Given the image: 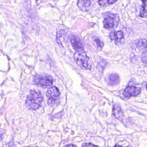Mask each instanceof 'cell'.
Listing matches in <instances>:
<instances>
[{
  "mask_svg": "<svg viewBox=\"0 0 147 147\" xmlns=\"http://www.w3.org/2000/svg\"><path fill=\"white\" fill-rule=\"evenodd\" d=\"M42 100L43 97L41 93L31 91L26 98V106L29 110H37L41 107Z\"/></svg>",
  "mask_w": 147,
  "mask_h": 147,
  "instance_id": "6da1fadb",
  "label": "cell"
},
{
  "mask_svg": "<svg viewBox=\"0 0 147 147\" xmlns=\"http://www.w3.org/2000/svg\"><path fill=\"white\" fill-rule=\"evenodd\" d=\"M119 22V15L112 13H106L103 21L104 27L107 30L116 28L118 25Z\"/></svg>",
  "mask_w": 147,
  "mask_h": 147,
  "instance_id": "7a4b0ae2",
  "label": "cell"
},
{
  "mask_svg": "<svg viewBox=\"0 0 147 147\" xmlns=\"http://www.w3.org/2000/svg\"><path fill=\"white\" fill-rule=\"evenodd\" d=\"M74 58L78 66L83 69H90L92 67L89 58L85 52H76Z\"/></svg>",
  "mask_w": 147,
  "mask_h": 147,
  "instance_id": "3957f363",
  "label": "cell"
},
{
  "mask_svg": "<svg viewBox=\"0 0 147 147\" xmlns=\"http://www.w3.org/2000/svg\"><path fill=\"white\" fill-rule=\"evenodd\" d=\"M34 83L37 86L44 88L50 87L53 84V78L48 75H37L33 79Z\"/></svg>",
  "mask_w": 147,
  "mask_h": 147,
  "instance_id": "277c9868",
  "label": "cell"
},
{
  "mask_svg": "<svg viewBox=\"0 0 147 147\" xmlns=\"http://www.w3.org/2000/svg\"><path fill=\"white\" fill-rule=\"evenodd\" d=\"M46 96L48 98V104L49 105H55L60 103V92L56 87L49 88L46 92Z\"/></svg>",
  "mask_w": 147,
  "mask_h": 147,
  "instance_id": "5b68a950",
  "label": "cell"
},
{
  "mask_svg": "<svg viewBox=\"0 0 147 147\" xmlns=\"http://www.w3.org/2000/svg\"><path fill=\"white\" fill-rule=\"evenodd\" d=\"M141 88L134 86H128L125 89L123 95L127 98H129L132 97H136L139 95L141 92Z\"/></svg>",
  "mask_w": 147,
  "mask_h": 147,
  "instance_id": "8992f818",
  "label": "cell"
},
{
  "mask_svg": "<svg viewBox=\"0 0 147 147\" xmlns=\"http://www.w3.org/2000/svg\"><path fill=\"white\" fill-rule=\"evenodd\" d=\"M72 47L76 52H84V47L80 38L77 36L73 35L70 38Z\"/></svg>",
  "mask_w": 147,
  "mask_h": 147,
  "instance_id": "52a82bcc",
  "label": "cell"
},
{
  "mask_svg": "<svg viewBox=\"0 0 147 147\" xmlns=\"http://www.w3.org/2000/svg\"><path fill=\"white\" fill-rule=\"evenodd\" d=\"M109 36L110 38L112 40L114 41L116 44H123L124 41V33L122 31H113L110 33Z\"/></svg>",
  "mask_w": 147,
  "mask_h": 147,
  "instance_id": "ba28073f",
  "label": "cell"
},
{
  "mask_svg": "<svg viewBox=\"0 0 147 147\" xmlns=\"http://www.w3.org/2000/svg\"><path fill=\"white\" fill-rule=\"evenodd\" d=\"M119 81V76L117 74H111L107 78V81L108 85L113 86L118 85Z\"/></svg>",
  "mask_w": 147,
  "mask_h": 147,
  "instance_id": "9c48e42d",
  "label": "cell"
},
{
  "mask_svg": "<svg viewBox=\"0 0 147 147\" xmlns=\"http://www.w3.org/2000/svg\"><path fill=\"white\" fill-rule=\"evenodd\" d=\"M113 114L116 118L122 121L123 114L121 107L119 105L117 104H115L114 105L113 110Z\"/></svg>",
  "mask_w": 147,
  "mask_h": 147,
  "instance_id": "30bf717a",
  "label": "cell"
},
{
  "mask_svg": "<svg viewBox=\"0 0 147 147\" xmlns=\"http://www.w3.org/2000/svg\"><path fill=\"white\" fill-rule=\"evenodd\" d=\"M91 5V2L90 1L81 0V1H79L77 3V5H78V7L82 11H86L87 10Z\"/></svg>",
  "mask_w": 147,
  "mask_h": 147,
  "instance_id": "8fae6325",
  "label": "cell"
},
{
  "mask_svg": "<svg viewBox=\"0 0 147 147\" xmlns=\"http://www.w3.org/2000/svg\"><path fill=\"white\" fill-rule=\"evenodd\" d=\"M133 46L140 50H142L144 49L146 50L147 48V41L146 39H144L137 40L134 44Z\"/></svg>",
  "mask_w": 147,
  "mask_h": 147,
  "instance_id": "7c38bea8",
  "label": "cell"
},
{
  "mask_svg": "<svg viewBox=\"0 0 147 147\" xmlns=\"http://www.w3.org/2000/svg\"><path fill=\"white\" fill-rule=\"evenodd\" d=\"M143 4L142 8L140 10L139 16L142 18H146L147 17V1H142Z\"/></svg>",
  "mask_w": 147,
  "mask_h": 147,
  "instance_id": "4fadbf2b",
  "label": "cell"
},
{
  "mask_svg": "<svg viewBox=\"0 0 147 147\" xmlns=\"http://www.w3.org/2000/svg\"><path fill=\"white\" fill-rule=\"evenodd\" d=\"M116 2V1L110 0V1H99L98 2V4L101 6H105L107 5H112Z\"/></svg>",
  "mask_w": 147,
  "mask_h": 147,
  "instance_id": "5bb4252c",
  "label": "cell"
},
{
  "mask_svg": "<svg viewBox=\"0 0 147 147\" xmlns=\"http://www.w3.org/2000/svg\"><path fill=\"white\" fill-rule=\"evenodd\" d=\"M142 62L145 64V66H146L147 65V51L146 50H145L142 55Z\"/></svg>",
  "mask_w": 147,
  "mask_h": 147,
  "instance_id": "9a60e30c",
  "label": "cell"
},
{
  "mask_svg": "<svg viewBox=\"0 0 147 147\" xmlns=\"http://www.w3.org/2000/svg\"><path fill=\"white\" fill-rule=\"evenodd\" d=\"M95 42H96V45H97V46L98 48H100V49H102L103 48V45H104V44H103V42H101L100 40L99 39H96L95 40Z\"/></svg>",
  "mask_w": 147,
  "mask_h": 147,
  "instance_id": "2e32d148",
  "label": "cell"
},
{
  "mask_svg": "<svg viewBox=\"0 0 147 147\" xmlns=\"http://www.w3.org/2000/svg\"><path fill=\"white\" fill-rule=\"evenodd\" d=\"M82 147H99L98 146H97V145H94V144H93L92 143H84L82 144Z\"/></svg>",
  "mask_w": 147,
  "mask_h": 147,
  "instance_id": "e0dca14e",
  "label": "cell"
},
{
  "mask_svg": "<svg viewBox=\"0 0 147 147\" xmlns=\"http://www.w3.org/2000/svg\"><path fill=\"white\" fill-rule=\"evenodd\" d=\"M66 147H77L76 145H74V144H69V145H67Z\"/></svg>",
  "mask_w": 147,
  "mask_h": 147,
  "instance_id": "ac0fdd59",
  "label": "cell"
},
{
  "mask_svg": "<svg viewBox=\"0 0 147 147\" xmlns=\"http://www.w3.org/2000/svg\"><path fill=\"white\" fill-rule=\"evenodd\" d=\"M114 147H123V146H120V145H115V146H114ZM130 147V146H128V147Z\"/></svg>",
  "mask_w": 147,
  "mask_h": 147,
  "instance_id": "d6986e66",
  "label": "cell"
}]
</instances>
